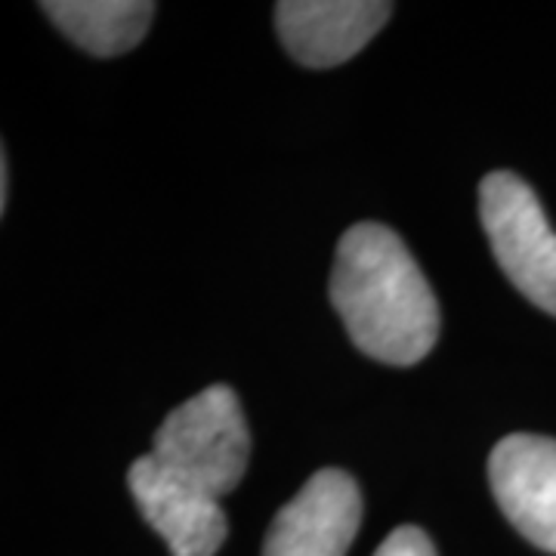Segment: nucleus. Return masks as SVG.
<instances>
[{
    "instance_id": "1",
    "label": "nucleus",
    "mask_w": 556,
    "mask_h": 556,
    "mask_svg": "<svg viewBox=\"0 0 556 556\" xmlns=\"http://www.w3.org/2000/svg\"><path fill=\"white\" fill-rule=\"evenodd\" d=\"M331 303L350 340L383 365H417L437 346L433 288L402 239L380 223L343 232L331 269Z\"/></svg>"
},
{
    "instance_id": "2",
    "label": "nucleus",
    "mask_w": 556,
    "mask_h": 556,
    "mask_svg": "<svg viewBox=\"0 0 556 556\" xmlns=\"http://www.w3.org/2000/svg\"><path fill=\"white\" fill-rule=\"evenodd\" d=\"M152 455L207 495L236 492L251 457L239 396L223 383H211L199 396L186 399L161 420Z\"/></svg>"
},
{
    "instance_id": "3",
    "label": "nucleus",
    "mask_w": 556,
    "mask_h": 556,
    "mask_svg": "<svg viewBox=\"0 0 556 556\" xmlns=\"http://www.w3.org/2000/svg\"><path fill=\"white\" fill-rule=\"evenodd\" d=\"M479 219L504 276L556 316V232L526 179L495 170L479 182Z\"/></svg>"
},
{
    "instance_id": "4",
    "label": "nucleus",
    "mask_w": 556,
    "mask_h": 556,
    "mask_svg": "<svg viewBox=\"0 0 556 556\" xmlns=\"http://www.w3.org/2000/svg\"><path fill=\"white\" fill-rule=\"evenodd\" d=\"M362 522L356 479L318 470L273 519L263 556H346Z\"/></svg>"
},
{
    "instance_id": "5",
    "label": "nucleus",
    "mask_w": 556,
    "mask_h": 556,
    "mask_svg": "<svg viewBox=\"0 0 556 556\" xmlns=\"http://www.w3.org/2000/svg\"><path fill=\"white\" fill-rule=\"evenodd\" d=\"M127 485L139 514L167 541L174 556H214L223 547L229 522L219 497L167 470L155 455L134 460Z\"/></svg>"
},
{
    "instance_id": "6",
    "label": "nucleus",
    "mask_w": 556,
    "mask_h": 556,
    "mask_svg": "<svg viewBox=\"0 0 556 556\" xmlns=\"http://www.w3.org/2000/svg\"><path fill=\"white\" fill-rule=\"evenodd\" d=\"M489 482L519 535L556 554V439L535 433L501 439L489 457Z\"/></svg>"
},
{
    "instance_id": "7",
    "label": "nucleus",
    "mask_w": 556,
    "mask_h": 556,
    "mask_svg": "<svg viewBox=\"0 0 556 556\" xmlns=\"http://www.w3.org/2000/svg\"><path fill=\"white\" fill-rule=\"evenodd\" d=\"M393 13L380 0H281L276 28L285 50L309 68L353 60Z\"/></svg>"
},
{
    "instance_id": "8",
    "label": "nucleus",
    "mask_w": 556,
    "mask_h": 556,
    "mask_svg": "<svg viewBox=\"0 0 556 556\" xmlns=\"http://www.w3.org/2000/svg\"><path fill=\"white\" fill-rule=\"evenodd\" d=\"M40 10L65 38L93 56L134 50L155 16V3L149 0H47Z\"/></svg>"
},
{
    "instance_id": "9",
    "label": "nucleus",
    "mask_w": 556,
    "mask_h": 556,
    "mask_svg": "<svg viewBox=\"0 0 556 556\" xmlns=\"http://www.w3.org/2000/svg\"><path fill=\"white\" fill-rule=\"evenodd\" d=\"M375 556H437V547L417 526H399L375 551Z\"/></svg>"
},
{
    "instance_id": "10",
    "label": "nucleus",
    "mask_w": 556,
    "mask_h": 556,
    "mask_svg": "<svg viewBox=\"0 0 556 556\" xmlns=\"http://www.w3.org/2000/svg\"><path fill=\"white\" fill-rule=\"evenodd\" d=\"M0 164V207H7V195H10V161L3 155Z\"/></svg>"
}]
</instances>
